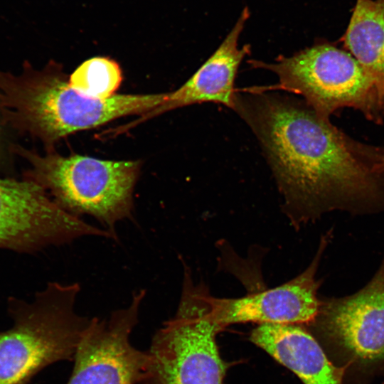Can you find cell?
Returning a JSON list of instances; mask_svg holds the SVG:
<instances>
[{
	"label": "cell",
	"instance_id": "1",
	"mask_svg": "<svg viewBox=\"0 0 384 384\" xmlns=\"http://www.w3.org/2000/svg\"><path fill=\"white\" fill-rule=\"evenodd\" d=\"M245 91L232 110L257 137L294 223L384 212L383 146L352 138L304 101Z\"/></svg>",
	"mask_w": 384,
	"mask_h": 384
},
{
	"label": "cell",
	"instance_id": "2",
	"mask_svg": "<svg viewBox=\"0 0 384 384\" xmlns=\"http://www.w3.org/2000/svg\"><path fill=\"white\" fill-rule=\"evenodd\" d=\"M166 95L90 98L73 89L55 65L41 70L24 65L18 75L0 71V110L4 122L41 139L49 151L54 143L70 134L127 115H142L161 104Z\"/></svg>",
	"mask_w": 384,
	"mask_h": 384
},
{
	"label": "cell",
	"instance_id": "3",
	"mask_svg": "<svg viewBox=\"0 0 384 384\" xmlns=\"http://www.w3.org/2000/svg\"><path fill=\"white\" fill-rule=\"evenodd\" d=\"M78 283L50 282L31 302L8 299L13 325L0 331V384H28L46 367L73 360L91 319L75 309Z\"/></svg>",
	"mask_w": 384,
	"mask_h": 384
},
{
	"label": "cell",
	"instance_id": "4",
	"mask_svg": "<svg viewBox=\"0 0 384 384\" xmlns=\"http://www.w3.org/2000/svg\"><path fill=\"white\" fill-rule=\"evenodd\" d=\"M15 151L31 165L23 178L42 186L65 211L79 218L93 217L115 240L117 223L133 219L141 161L63 156L53 150L41 156L19 146Z\"/></svg>",
	"mask_w": 384,
	"mask_h": 384
},
{
	"label": "cell",
	"instance_id": "5",
	"mask_svg": "<svg viewBox=\"0 0 384 384\" xmlns=\"http://www.w3.org/2000/svg\"><path fill=\"white\" fill-rule=\"evenodd\" d=\"M250 63L274 73L279 79L274 85L257 89L299 95L325 119L338 109L351 107L373 122L384 121L374 80L350 53L330 43H317L288 57L280 55L274 63L252 60Z\"/></svg>",
	"mask_w": 384,
	"mask_h": 384
},
{
	"label": "cell",
	"instance_id": "6",
	"mask_svg": "<svg viewBox=\"0 0 384 384\" xmlns=\"http://www.w3.org/2000/svg\"><path fill=\"white\" fill-rule=\"evenodd\" d=\"M209 294L185 270L176 313L152 338L142 384H223L226 367L215 339L222 329L211 317Z\"/></svg>",
	"mask_w": 384,
	"mask_h": 384
},
{
	"label": "cell",
	"instance_id": "7",
	"mask_svg": "<svg viewBox=\"0 0 384 384\" xmlns=\"http://www.w3.org/2000/svg\"><path fill=\"white\" fill-rule=\"evenodd\" d=\"M85 236L111 238L63 210L37 183L0 177V248L34 253Z\"/></svg>",
	"mask_w": 384,
	"mask_h": 384
},
{
	"label": "cell",
	"instance_id": "8",
	"mask_svg": "<svg viewBox=\"0 0 384 384\" xmlns=\"http://www.w3.org/2000/svg\"><path fill=\"white\" fill-rule=\"evenodd\" d=\"M145 295V289L135 292L129 306L105 319L91 318L75 350L67 384H142L149 353L136 348L130 336Z\"/></svg>",
	"mask_w": 384,
	"mask_h": 384
},
{
	"label": "cell",
	"instance_id": "9",
	"mask_svg": "<svg viewBox=\"0 0 384 384\" xmlns=\"http://www.w3.org/2000/svg\"><path fill=\"white\" fill-rule=\"evenodd\" d=\"M311 324L358 362L384 360V254L378 269L361 289L320 299Z\"/></svg>",
	"mask_w": 384,
	"mask_h": 384
},
{
	"label": "cell",
	"instance_id": "10",
	"mask_svg": "<svg viewBox=\"0 0 384 384\" xmlns=\"http://www.w3.org/2000/svg\"><path fill=\"white\" fill-rule=\"evenodd\" d=\"M332 230L321 238L309 265L298 276L278 287L254 292L238 298H218L209 294L213 320L223 329L245 322L309 324L319 309L318 290L321 281L316 274Z\"/></svg>",
	"mask_w": 384,
	"mask_h": 384
},
{
	"label": "cell",
	"instance_id": "11",
	"mask_svg": "<svg viewBox=\"0 0 384 384\" xmlns=\"http://www.w3.org/2000/svg\"><path fill=\"white\" fill-rule=\"evenodd\" d=\"M249 16L245 9L230 32L217 50L176 90L166 93L164 101L134 122L114 129L120 134L149 119L182 107L213 102L233 109L237 90L235 80L239 66L250 46L239 48V36Z\"/></svg>",
	"mask_w": 384,
	"mask_h": 384
},
{
	"label": "cell",
	"instance_id": "12",
	"mask_svg": "<svg viewBox=\"0 0 384 384\" xmlns=\"http://www.w3.org/2000/svg\"><path fill=\"white\" fill-rule=\"evenodd\" d=\"M250 339L304 384H342L345 368L333 364L316 340L298 324H261Z\"/></svg>",
	"mask_w": 384,
	"mask_h": 384
},
{
	"label": "cell",
	"instance_id": "13",
	"mask_svg": "<svg viewBox=\"0 0 384 384\" xmlns=\"http://www.w3.org/2000/svg\"><path fill=\"white\" fill-rule=\"evenodd\" d=\"M342 41L374 80L384 110V0H356Z\"/></svg>",
	"mask_w": 384,
	"mask_h": 384
},
{
	"label": "cell",
	"instance_id": "14",
	"mask_svg": "<svg viewBox=\"0 0 384 384\" xmlns=\"http://www.w3.org/2000/svg\"><path fill=\"white\" fill-rule=\"evenodd\" d=\"M122 80V70L114 60L95 57L79 65L68 81L73 89L86 97L106 100L116 95Z\"/></svg>",
	"mask_w": 384,
	"mask_h": 384
}]
</instances>
